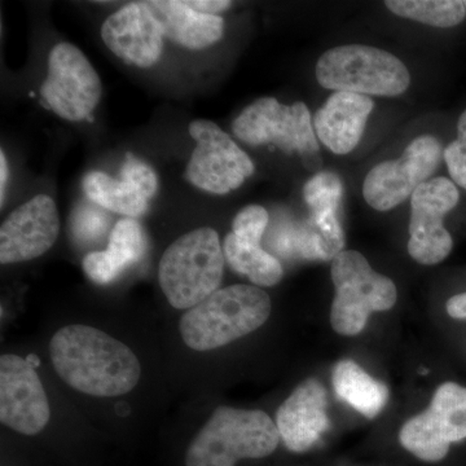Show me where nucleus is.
I'll return each mask as SVG.
<instances>
[{"label": "nucleus", "instance_id": "nucleus-1", "mask_svg": "<svg viewBox=\"0 0 466 466\" xmlns=\"http://www.w3.org/2000/svg\"><path fill=\"white\" fill-rule=\"evenodd\" d=\"M52 364L75 390L92 397L113 398L133 390L142 366L133 350L97 328L67 325L52 337Z\"/></svg>", "mask_w": 466, "mask_h": 466}, {"label": "nucleus", "instance_id": "nucleus-2", "mask_svg": "<svg viewBox=\"0 0 466 466\" xmlns=\"http://www.w3.org/2000/svg\"><path fill=\"white\" fill-rule=\"evenodd\" d=\"M271 309V299L260 288L231 285L187 309L180 319V334L189 349L210 351L258 329Z\"/></svg>", "mask_w": 466, "mask_h": 466}, {"label": "nucleus", "instance_id": "nucleus-3", "mask_svg": "<svg viewBox=\"0 0 466 466\" xmlns=\"http://www.w3.org/2000/svg\"><path fill=\"white\" fill-rule=\"evenodd\" d=\"M280 441L276 422L263 410L218 407L189 443L186 466H236L268 458Z\"/></svg>", "mask_w": 466, "mask_h": 466}, {"label": "nucleus", "instance_id": "nucleus-4", "mask_svg": "<svg viewBox=\"0 0 466 466\" xmlns=\"http://www.w3.org/2000/svg\"><path fill=\"white\" fill-rule=\"evenodd\" d=\"M225 251L219 235L201 227L180 236L159 260L158 281L165 297L177 309H189L220 289Z\"/></svg>", "mask_w": 466, "mask_h": 466}, {"label": "nucleus", "instance_id": "nucleus-5", "mask_svg": "<svg viewBox=\"0 0 466 466\" xmlns=\"http://www.w3.org/2000/svg\"><path fill=\"white\" fill-rule=\"evenodd\" d=\"M317 78L328 90L366 96H400L410 84V72L400 58L364 45L325 52L317 64Z\"/></svg>", "mask_w": 466, "mask_h": 466}, {"label": "nucleus", "instance_id": "nucleus-6", "mask_svg": "<svg viewBox=\"0 0 466 466\" xmlns=\"http://www.w3.org/2000/svg\"><path fill=\"white\" fill-rule=\"evenodd\" d=\"M334 297L330 324L342 336H357L372 312L388 311L398 299L390 279L377 274L363 254L342 251L332 262Z\"/></svg>", "mask_w": 466, "mask_h": 466}, {"label": "nucleus", "instance_id": "nucleus-7", "mask_svg": "<svg viewBox=\"0 0 466 466\" xmlns=\"http://www.w3.org/2000/svg\"><path fill=\"white\" fill-rule=\"evenodd\" d=\"M233 134L250 147H278L288 153H299L306 167H321L314 122L306 104L283 106L275 97H260L247 106L232 124Z\"/></svg>", "mask_w": 466, "mask_h": 466}, {"label": "nucleus", "instance_id": "nucleus-8", "mask_svg": "<svg viewBox=\"0 0 466 466\" xmlns=\"http://www.w3.org/2000/svg\"><path fill=\"white\" fill-rule=\"evenodd\" d=\"M188 130L196 140V148L184 177L196 188L227 195L240 188L256 171L249 156L214 122L198 119L189 124Z\"/></svg>", "mask_w": 466, "mask_h": 466}, {"label": "nucleus", "instance_id": "nucleus-9", "mask_svg": "<svg viewBox=\"0 0 466 466\" xmlns=\"http://www.w3.org/2000/svg\"><path fill=\"white\" fill-rule=\"evenodd\" d=\"M101 94L100 76L84 52L66 42L52 48L47 76L41 86L48 108L66 121H85L99 106Z\"/></svg>", "mask_w": 466, "mask_h": 466}, {"label": "nucleus", "instance_id": "nucleus-10", "mask_svg": "<svg viewBox=\"0 0 466 466\" xmlns=\"http://www.w3.org/2000/svg\"><path fill=\"white\" fill-rule=\"evenodd\" d=\"M466 440V388L444 382L435 391L431 406L408 420L400 431L404 450L425 462H440L451 444Z\"/></svg>", "mask_w": 466, "mask_h": 466}, {"label": "nucleus", "instance_id": "nucleus-11", "mask_svg": "<svg viewBox=\"0 0 466 466\" xmlns=\"http://www.w3.org/2000/svg\"><path fill=\"white\" fill-rule=\"evenodd\" d=\"M441 146L431 135L417 137L400 158L385 161L367 174L363 195L367 204L379 211H389L407 200L428 182L440 167Z\"/></svg>", "mask_w": 466, "mask_h": 466}, {"label": "nucleus", "instance_id": "nucleus-12", "mask_svg": "<svg viewBox=\"0 0 466 466\" xmlns=\"http://www.w3.org/2000/svg\"><path fill=\"white\" fill-rule=\"evenodd\" d=\"M459 198L455 184L446 177L429 179L410 196L408 251L416 262L433 266L449 257L453 240L443 219Z\"/></svg>", "mask_w": 466, "mask_h": 466}, {"label": "nucleus", "instance_id": "nucleus-13", "mask_svg": "<svg viewBox=\"0 0 466 466\" xmlns=\"http://www.w3.org/2000/svg\"><path fill=\"white\" fill-rule=\"evenodd\" d=\"M47 395L32 364L18 355L0 358V421L24 435H36L50 421Z\"/></svg>", "mask_w": 466, "mask_h": 466}, {"label": "nucleus", "instance_id": "nucleus-14", "mask_svg": "<svg viewBox=\"0 0 466 466\" xmlns=\"http://www.w3.org/2000/svg\"><path fill=\"white\" fill-rule=\"evenodd\" d=\"M60 232L56 204L38 195L15 208L0 227L2 265L38 258L54 247Z\"/></svg>", "mask_w": 466, "mask_h": 466}, {"label": "nucleus", "instance_id": "nucleus-15", "mask_svg": "<svg viewBox=\"0 0 466 466\" xmlns=\"http://www.w3.org/2000/svg\"><path fill=\"white\" fill-rule=\"evenodd\" d=\"M101 38L128 66L150 67L164 52V34L146 2L128 3L101 26Z\"/></svg>", "mask_w": 466, "mask_h": 466}, {"label": "nucleus", "instance_id": "nucleus-16", "mask_svg": "<svg viewBox=\"0 0 466 466\" xmlns=\"http://www.w3.org/2000/svg\"><path fill=\"white\" fill-rule=\"evenodd\" d=\"M327 407V390L315 379L299 383L279 407L276 426L290 452H308L320 441L329 429Z\"/></svg>", "mask_w": 466, "mask_h": 466}, {"label": "nucleus", "instance_id": "nucleus-17", "mask_svg": "<svg viewBox=\"0 0 466 466\" xmlns=\"http://www.w3.org/2000/svg\"><path fill=\"white\" fill-rule=\"evenodd\" d=\"M375 103L366 95L334 92L314 118L319 140L336 155L357 148Z\"/></svg>", "mask_w": 466, "mask_h": 466}, {"label": "nucleus", "instance_id": "nucleus-18", "mask_svg": "<svg viewBox=\"0 0 466 466\" xmlns=\"http://www.w3.org/2000/svg\"><path fill=\"white\" fill-rule=\"evenodd\" d=\"M157 20L165 38L187 50H207L223 38L225 20L218 15L193 11L187 2L152 0L146 2Z\"/></svg>", "mask_w": 466, "mask_h": 466}, {"label": "nucleus", "instance_id": "nucleus-19", "mask_svg": "<svg viewBox=\"0 0 466 466\" xmlns=\"http://www.w3.org/2000/svg\"><path fill=\"white\" fill-rule=\"evenodd\" d=\"M147 251V236L137 219L124 218L109 235L108 249L92 251L84 259L86 275L94 283L115 281L126 268L137 265Z\"/></svg>", "mask_w": 466, "mask_h": 466}, {"label": "nucleus", "instance_id": "nucleus-20", "mask_svg": "<svg viewBox=\"0 0 466 466\" xmlns=\"http://www.w3.org/2000/svg\"><path fill=\"white\" fill-rule=\"evenodd\" d=\"M332 382L337 397L368 419H375L388 403V386L368 375L355 361H339L334 367Z\"/></svg>", "mask_w": 466, "mask_h": 466}, {"label": "nucleus", "instance_id": "nucleus-21", "mask_svg": "<svg viewBox=\"0 0 466 466\" xmlns=\"http://www.w3.org/2000/svg\"><path fill=\"white\" fill-rule=\"evenodd\" d=\"M86 196L97 207L121 214L126 218L143 216L149 208V201L134 184L115 179L103 171H92L84 180Z\"/></svg>", "mask_w": 466, "mask_h": 466}, {"label": "nucleus", "instance_id": "nucleus-22", "mask_svg": "<svg viewBox=\"0 0 466 466\" xmlns=\"http://www.w3.org/2000/svg\"><path fill=\"white\" fill-rule=\"evenodd\" d=\"M225 258L233 271L247 276L258 287H274L284 276L283 266L260 245L240 240L235 233L226 236L223 244Z\"/></svg>", "mask_w": 466, "mask_h": 466}, {"label": "nucleus", "instance_id": "nucleus-23", "mask_svg": "<svg viewBox=\"0 0 466 466\" xmlns=\"http://www.w3.org/2000/svg\"><path fill=\"white\" fill-rule=\"evenodd\" d=\"M297 251L306 259L330 260L342 253L345 233L337 213H311L308 222L297 232Z\"/></svg>", "mask_w": 466, "mask_h": 466}, {"label": "nucleus", "instance_id": "nucleus-24", "mask_svg": "<svg viewBox=\"0 0 466 466\" xmlns=\"http://www.w3.org/2000/svg\"><path fill=\"white\" fill-rule=\"evenodd\" d=\"M385 5L397 16L434 27L459 25L466 15L459 0H389Z\"/></svg>", "mask_w": 466, "mask_h": 466}, {"label": "nucleus", "instance_id": "nucleus-25", "mask_svg": "<svg viewBox=\"0 0 466 466\" xmlns=\"http://www.w3.org/2000/svg\"><path fill=\"white\" fill-rule=\"evenodd\" d=\"M343 187L339 175L332 171H321L308 180L303 188L306 204L311 213L339 210Z\"/></svg>", "mask_w": 466, "mask_h": 466}, {"label": "nucleus", "instance_id": "nucleus-26", "mask_svg": "<svg viewBox=\"0 0 466 466\" xmlns=\"http://www.w3.org/2000/svg\"><path fill=\"white\" fill-rule=\"evenodd\" d=\"M268 225V213L259 205H249L242 208L232 223V233L240 240L249 244L260 245Z\"/></svg>", "mask_w": 466, "mask_h": 466}, {"label": "nucleus", "instance_id": "nucleus-27", "mask_svg": "<svg viewBox=\"0 0 466 466\" xmlns=\"http://www.w3.org/2000/svg\"><path fill=\"white\" fill-rule=\"evenodd\" d=\"M119 179L134 184L147 200H150L158 191V177L152 167L131 153L126 155V161L121 167Z\"/></svg>", "mask_w": 466, "mask_h": 466}, {"label": "nucleus", "instance_id": "nucleus-28", "mask_svg": "<svg viewBox=\"0 0 466 466\" xmlns=\"http://www.w3.org/2000/svg\"><path fill=\"white\" fill-rule=\"evenodd\" d=\"M444 161H446L449 173L453 182L466 189V146L455 140L444 149Z\"/></svg>", "mask_w": 466, "mask_h": 466}, {"label": "nucleus", "instance_id": "nucleus-29", "mask_svg": "<svg viewBox=\"0 0 466 466\" xmlns=\"http://www.w3.org/2000/svg\"><path fill=\"white\" fill-rule=\"evenodd\" d=\"M187 5L193 11L200 12V14L218 15L231 8L232 2L229 0H191V2H187Z\"/></svg>", "mask_w": 466, "mask_h": 466}, {"label": "nucleus", "instance_id": "nucleus-30", "mask_svg": "<svg viewBox=\"0 0 466 466\" xmlns=\"http://www.w3.org/2000/svg\"><path fill=\"white\" fill-rule=\"evenodd\" d=\"M446 309L451 318L466 320V291L451 297Z\"/></svg>", "mask_w": 466, "mask_h": 466}, {"label": "nucleus", "instance_id": "nucleus-31", "mask_svg": "<svg viewBox=\"0 0 466 466\" xmlns=\"http://www.w3.org/2000/svg\"><path fill=\"white\" fill-rule=\"evenodd\" d=\"M8 162L5 152H0V205L5 204V187L8 183Z\"/></svg>", "mask_w": 466, "mask_h": 466}, {"label": "nucleus", "instance_id": "nucleus-32", "mask_svg": "<svg viewBox=\"0 0 466 466\" xmlns=\"http://www.w3.org/2000/svg\"><path fill=\"white\" fill-rule=\"evenodd\" d=\"M458 140L466 146V110L460 116L458 124Z\"/></svg>", "mask_w": 466, "mask_h": 466}, {"label": "nucleus", "instance_id": "nucleus-33", "mask_svg": "<svg viewBox=\"0 0 466 466\" xmlns=\"http://www.w3.org/2000/svg\"><path fill=\"white\" fill-rule=\"evenodd\" d=\"M464 7H465V9H466V2H464Z\"/></svg>", "mask_w": 466, "mask_h": 466}]
</instances>
